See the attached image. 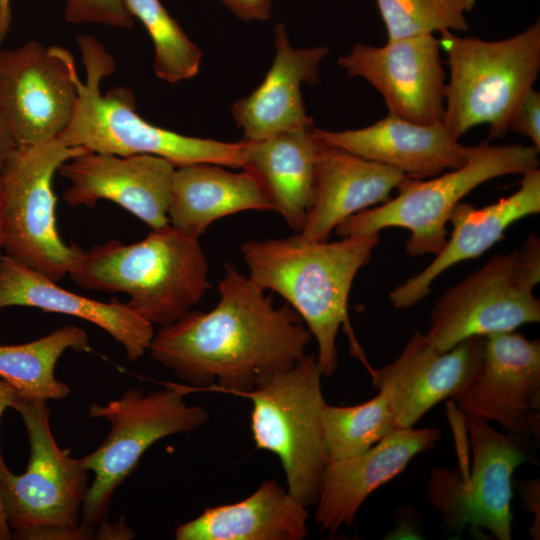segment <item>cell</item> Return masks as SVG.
<instances>
[{"label": "cell", "instance_id": "1", "mask_svg": "<svg viewBox=\"0 0 540 540\" xmlns=\"http://www.w3.org/2000/svg\"><path fill=\"white\" fill-rule=\"evenodd\" d=\"M218 289L211 310H191L158 328L148 349L155 361L194 386L245 395L306 355L312 335L289 304L275 306L272 296L230 264Z\"/></svg>", "mask_w": 540, "mask_h": 540}, {"label": "cell", "instance_id": "2", "mask_svg": "<svg viewBox=\"0 0 540 540\" xmlns=\"http://www.w3.org/2000/svg\"><path fill=\"white\" fill-rule=\"evenodd\" d=\"M379 241V233L333 242L306 241L295 234L241 246L249 278L261 289L283 297L316 339V359L325 377L338 368L340 326L350 330L348 298L353 281L371 260Z\"/></svg>", "mask_w": 540, "mask_h": 540}, {"label": "cell", "instance_id": "3", "mask_svg": "<svg viewBox=\"0 0 540 540\" xmlns=\"http://www.w3.org/2000/svg\"><path fill=\"white\" fill-rule=\"evenodd\" d=\"M68 275L86 290L124 293L134 312L159 327L192 310L210 289L199 240L170 224L142 240H110L81 251Z\"/></svg>", "mask_w": 540, "mask_h": 540}, {"label": "cell", "instance_id": "4", "mask_svg": "<svg viewBox=\"0 0 540 540\" xmlns=\"http://www.w3.org/2000/svg\"><path fill=\"white\" fill-rule=\"evenodd\" d=\"M77 43L86 80L76 77L74 110L58 136L67 146L119 156L155 155L176 167L196 163L243 167L245 140L222 142L186 136L151 124L137 114L134 94L123 86L102 95L100 84L115 72V60L91 35H79Z\"/></svg>", "mask_w": 540, "mask_h": 540}, {"label": "cell", "instance_id": "5", "mask_svg": "<svg viewBox=\"0 0 540 540\" xmlns=\"http://www.w3.org/2000/svg\"><path fill=\"white\" fill-rule=\"evenodd\" d=\"M12 408L23 419L30 446L24 473L0 463V506L12 539H94L96 528L81 523L88 471L56 444L47 401L17 394Z\"/></svg>", "mask_w": 540, "mask_h": 540}, {"label": "cell", "instance_id": "6", "mask_svg": "<svg viewBox=\"0 0 540 540\" xmlns=\"http://www.w3.org/2000/svg\"><path fill=\"white\" fill-rule=\"evenodd\" d=\"M439 42L449 67L443 124L458 140L484 124L489 138H503L515 106L538 78L540 22L497 41L447 31Z\"/></svg>", "mask_w": 540, "mask_h": 540}, {"label": "cell", "instance_id": "7", "mask_svg": "<svg viewBox=\"0 0 540 540\" xmlns=\"http://www.w3.org/2000/svg\"><path fill=\"white\" fill-rule=\"evenodd\" d=\"M538 155L532 145H491L485 140L469 148L462 166L430 180L406 177L394 198L352 215L335 232L347 237L401 227L410 231L405 242L409 256L436 255L447 241L446 224L454 208L467 194L494 178L537 168Z\"/></svg>", "mask_w": 540, "mask_h": 540}, {"label": "cell", "instance_id": "8", "mask_svg": "<svg viewBox=\"0 0 540 540\" xmlns=\"http://www.w3.org/2000/svg\"><path fill=\"white\" fill-rule=\"evenodd\" d=\"M322 372L314 355L262 378L244 396L252 403L251 431L257 448L274 453L287 490L315 505L327 466L322 413Z\"/></svg>", "mask_w": 540, "mask_h": 540}, {"label": "cell", "instance_id": "9", "mask_svg": "<svg viewBox=\"0 0 540 540\" xmlns=\"http://www.w3.org/2000/svg\"><path fill=\"white\" fill-rule=\"evenodd\" d=\"M190 388L169 385L145 394L130 388L118 399L89 407L91 418L105 419L110 431L93 452L80 458L81 465L94 473L87 489L81 523L95 526L108 517L117 487L134 472L144 452L157 441L196 430L208 422L206 409L184 401Z\"/></svg>", "mask_w": 540, "mask_h": 540}, {"label": "cell", "instance_id": "10", "mask_svg": "<svg viewBox=\"0 0 540 540\" xmlns=\"http://www.w3.org/2000/svg\"><path fill=\"white\" fill-rule=\"evenodd\" d=\"M540 238L531 232L517 249L492 256L448 288L431 310L427 341L445 352L470 337L513 331L540 321Z\"/></svg>", "mask_w": 540, "mask_h": 540}, {"label": "cell", "instance_id": "11", "mask_svg": "<svg viewBox=\"0 0 540 540\" xmlns=\"http://www.w3.org/2000/svg\"><path fill=\"white\" fill-rule=\"evenodd\" d=\"M462 416L469 451L462 452L456 468L431 472L426 497L449 531L461 533L470 526L498 540H510L513 474L531 461L528 441L497 432L473 415Z\"/></svg>", "mask_w": 540, "mask_h": 540}, {"label": "cell", "instance_id": "12", "mask_svg": "<svg viewBox=\"0 0 540 540\" xmlns=\"http://www.w3.org/2000/svg\"><path fill=\"white\" fill-rule=\"evenodd\" d=\"M84 152L56 137L18 147L0 174L3 254L57 283L68 275L82 249L67 245L58 232L53 179L62 164Z\"/></svg>", "mask_w": 540, "mask_h": 540}, {"label": "cell", "instance_id": "13", "mask_svg": "<svg viewBox=\"0 0 540 540\" xmlns=\"http://www.w3.org/2000/svg\"><path fill=\"white\" fill-rule=\"evenodd\" d=\"M78 76L70 51L29 41L0 49V110L17 147L48 141L68 124Z\"/></svg>", "mask_w": 540, "mask_h": 540}, {"label": "cell", "instance_id": "14", "mask_svg": "<svg viewBox=\"0 0 540 540\" xmlns=\"http://www.w3.org/2000/svg\"><path fill=\"white\" fill-rule=\"evenodd\" d=\"M434 34L355 44L338 59L348 77H361L383 97L390 114L432 125L443 123L447 77Z\"/></svg>", "mask_w": 540, "mask_h": 540}, {"label": "cell", "instance_id": "15", "mask_svg": "<svg viewBox=\"0 0 540 540\" xmlns=\"http://www.w3.org/2000/svg\"><path fill=\"white\" fill-rule=\"evenodd\" d=\"M452 400L463 414L496 422L504 433L539 439L540 341L515 330L483 336L478 375Z\"/></svg>", "mask_w": 540, "mask_h": 540}, {"label": "cell", "instance_id": "16", "mask_svg": "<svg viewBox=\"0 0 540 540\" xmlns=\"http://www.w3.org/2000/svg\"><path fill=\"white\" fill-rule=\"evenodd\" d=\"M175 169L171 161L155 155L87 151L66 161L58 172L70 181L63 195L68 206L93 208L98 201L109 200L150 229H158L169 225Z\"/></svg>", "mask_w": 540, "mask_h": 540}, {"label": "cell", "instance_id": "17", "mask_svg": "<svg viewBox=\"0 0 540 540\" xmlns=\"http://www.w3.org/2000/svg\"><path fill=\"white\" fill-rule=\"evenodd\" d=\"M482 350L483 336L441 352L416 331L392 363L371 370L374 386L390 398L397 428L413 427L436 404L464 393L478 375Z\"/></svg>", "mask_w": 540, "mask_h": 540}, {"label": "cell", "instance_id": "18", "mask_svg": "<svg viewBox=\"0 0 540 540\" xmlns=\"http://www.w3.org/2000/svg\"><path fill=\"white\" fill-rule=\"evenodd\" d=\"M440 436L437 428H396L367 451L328 462L316 502L321 531L333 534L352 525L366 498L402 473L416 455L433 448Z\"/></svg>", "mask_w": 540, "mask_h": 540}, {"label": "cell", "instance_id": "19", "mask_svg": "<svg viewBox=\"0 0 540 540\" xmlns=\"http://www.w3.org/2000/svg\"><path fill=\"white\" fill-rule=\"evenodd\" d=\"M521 176L519 188L493 204L476 208L461 201L456 205L449 219L453 226L450 238L429 265L390 292L394 307L404 309L418 303L430 294L432 283L444 271L481 256L504 238L510 225L540 213L539 167Z\"/></svg>", "mask_w": 540, "mask_h": 540}, {"label": "cell", "instance_id": "20", "mask_svg": "<svg viewBox=\"0 0 540 540\" xmlns=\"http://www.w3.org/2000/svg\"><path fill=\"white\" fill-rule=\"evenodd\" d=\"M313 131L323 144L418 179L462 166L470 148L461 144L443 123L424 125L390 113L360 129L329 131L313 128Z\"/></svg>", "mask_w": 540, "mask_h": 540}, {"label": "cell", "instance_id": "21", "mask_svg": "<svg viewBox=\"0 0 540 540\" xmlns=\"http://www.w3.org/2000/svg\"><path fill=\"white\" fill-rule=\"evenodd\" d=\"M22 306L60 313L88 321L103 329L125 350L129 361L148 351L154 325L125 302L94 300L60 287L40 272L2 255L0 258V309Z\"/></svg>", "mask_w": 540, "mask_h": 540}, {"label": "cell", "instance_id": "22", "mask_svg": "<svg viewBox=\"0 0 540 540\" xmlns=\"http://www.w3.org/2000/svg\"><path fill=\"white\" fill-rule=\"evenodd\" d=\"M275 57L264 80L248 97L235 101L232 114L244 140L256 141L296 128L313 127L306 113L301 86L316 85L326 46L293 48L285 25L275 27Z\"/></svg>", "mask_w": 540, "mask_h": 540}, {"label": "cell", "instance_id": "23", "mask_svg": "<svg viewBox=\"0 0 540 540\" xmlns=\"http://www.w3.org/2000/svg\"><path fill=\"white\" fill-rule=\"evenodd\" d=\"M406 177L395 168L321 143L315 200L297 234L306 241H326L347 218L389 200Z\"/></svg>", "mask_w": 540, "mask_h": 540}, {"label": "cell", "instance_id": "24", "mask_svg": "<svg viewBox=\"0 0 540 540\" xmlns=\"http://www.w3.org/2000/svg\"><path fill=\"white\" fill-rule=\"evenodd\" d=\"M320 147L313 127L245 140L242 169L256 178L274 211L297 233L315 200Z\"/></svg>", "mask_w": 540, "mask_h": 540}, {"label": "cell", "instance_id": "25", "mask_svg": "<svg viewBox=\"0 0 540 540\" xmlns=\"http://www.w3.org/2000/svg\"><path fill=\"white\" fill-rule=\"evenodd\" d=\"M275 480H265L247 498L205 509L175 528L177 540H302L309 514Z\"/></svg>", "mask_w": 540, "mask_h": 540}, {"label": "cell", "instance_id": "26", "mask_svg": "<svg viewBox=\"0 0 540 540\" xmlns=\"http://www.w3.org/2000/svg\"><path fill=\"white\" fill-rule=\"evenodd\" d=\"M246 210L274 211L249 172H230L212 163L176 167L168 207L175 229L199 239L216 220Z\"/></svg>", "mask_w": 540, "mask_h": 540}, {"label": "cell", "instance_id": "27", "mask_svg": "<svg viewBox=\"0 0 540 540\" xmlns=\"http://www.w3.org/2000/svg\"><path fill=\"white\" fill-rule=\"evenodd\" d=\"M88 348L86 331L74 325L59 327L24 344H0V379L25 397L45 401L64 399L70 388L56 379V362L67 350L82 352Z\"/></svg>", "mask_w": 540, "mask_h": 540}, {"label": "cell", "instance_id": "28", "mask_svg": "<svg viewBox=\"0 0 540 540\" xmlns=\"http://www.w3.org/2000/svg\"><path fill=\"white\" fill-rule=\"evenodd\" d=\"M322 421L327 463L359 455L397 428L390 398L383 390L357 405L326 403Z\"/></svg>", "mask_w": 540, "mask_h": 540}, {"label": "cell", "instance_id": "29", "mask_svg": "<svg viewBox=\"0 0 540 540\" xmlns=\"http://www.w3.org/2000/svg\"><path fill=\"white\" fill-rule=\"evenodd\" d=\"M132 17L140 20L154 45L153 69L168 83L197 75L202 51L170 16L160 0H124Z\"/></svg>", "mask_w": 540, "mask_h": 540}, {"label": "cell", "instance_id": "30", "mask_svg": "<svg viewBox=\"0 0 540 540\" xmlns=\"http://www.w3.org/2000/svg\"><path fill=\"white\" fill-rule=\"evenodd\" d=\"M388 40L468 30L476 0H376Z\"/></svg>", "mask_w": 540, "mask_h": 540}, {"label": "cell", "instance_id": "31", "mask_svg": "<svg viewBox=\"0 0 540 540\" xmlns=\"http://www.w3.org/2000/svg\"><path fill=\"white\" fill-rule=\"evenodd\" d=\"M64 14L74 24L98 23L123 29L133 26L124 0H65Z\"/></svg>", "mask_w": 540, "mask_h": 540}, {"label": "cell", "instance_id": "32", "mask_svg": "<svg viewBox=\"0 0 540 540\" xmlns=\"http://www.w3.org/2000/svg\"><path fill=\"white\" fill-rule=\"evenodd\" d=\"M509 130L529 138L532 146L540 151V93L534 87L515 106L508 123Z\"/></svg>", "mask_w": 540, "mask_h": 540}, {"label": "cell", "instance_id": "33", "mask_svg": "<svg viewBox=\"0 0 540 540\" xmlns=\"http://www.w3.org/2000/svg\"><path fill=\"white\" fill-rule=\"evenodd\" d=\"M244 21H266L271 16V0H220Z\"/></svg>", "mask_w": 540, "mask_h": 540}, {"label": "cell", "instance_id": "34", "mask_svg": "<svg viewBox=\"0 0 540 540\" xmlns=\"http://www.w3.org/2000/svg\"><path fill=\"white\" fill-rule=\"evenodd\" d=\"M540 482L539 479H532L516 483V489L523 498L524 505L528 512L533 514L534 522L529 530L534 539L540 538Z\"/></svg>", "mask_w": 540, "mask_h": 540}, {"label": "cell", "instance_id": "35", "mask_svg": "<svg viewBox=\"0 0 540 540\" xmlns=\"http://www.w3.org/2000/svg\"><path fill=\"white\" fill-rule=\"evenodd\" d=\"M18 392L16 389L11 386L9 383L0 379V418L2 413L8 408L11 407L14 403V400ZM3 460L0 453V463ZM12 539L11 531L8 528L0 506V540H9Z\"/></svg>", "mask_w": 540, "mask_h": 540}, {"label": "cell", "instance_id": "36", "mask_svg": "<svg viewBox=\"0 0 540 540\" xmlns=\"http://www.w3.org/2000/svg\"><path fill=\"white\" fill-rule=\"evenodd\" d=\"M17 148L12 131L0 110V174Z\"/></svg>", "mask_w": 540, "mask_h": 540}, {"label": "cell", "instance_id": "37", "mask_svg": "<svg viewBox=\"0 0 540 540\" xmlns=\"http://www.w3.org/2000/svg\"><path fill=\"white\" fill-rule=\"evenodd\" d=\"M96 529V539H131L134 538V531L123 521L118 523H108L106 520L99 523Z\"/></svg>", "mask_w": 540, "mask_h": 540}, {"label": "cell", "instance_id": "38", "mask_svg": "<svg viewBox=\"0 0 540 540\" xmlns=\"http://www.w3.org/2000/svg\"><path fill=\"white\" fill-rule=\"evenodd\" d=\"M11 0H0V45L7 37L12 21Z\"/></svg>", "mask_w": 540, "mask_h": 540}, {"label": "cell", "instance_id": "39", "mask_svg": "<svg viewBox=\"0 0 540 540\" xmlns=\"http://www.w3.org/2000/svg\"><path fill=\"white\" fill-rule=\"evenodd\" d=\"M3 242H4V195L0 182V258L3 255Z\"/></svg>", "mask_w": 540, "mask_h": 540}]
</instances>
